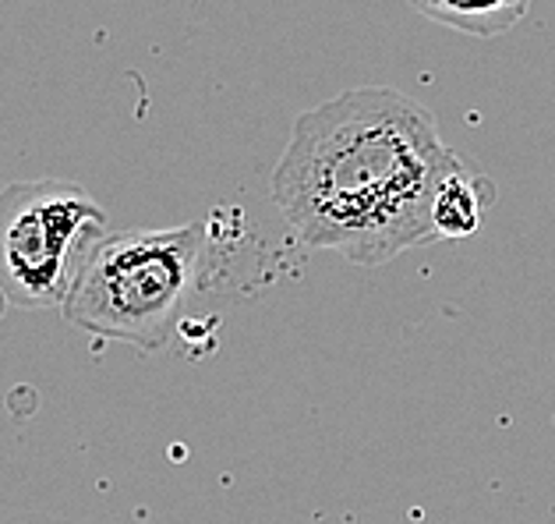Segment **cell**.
Returning a JSON list of instances; mask_svg holds the SVG:
<instances>
[{"mask_svg": "<svg viewBox=\"0 0 555 524\" xmlns=\"http://www.w3.org/2000/svg\"><path fill=\"white\" fill-rule=\"evenodd\" d=\"M456 164L425 103L361 86L297 114L269 192L301 245L383 266L439 241L431 203Z\"/></svg>", "mask_w": 555, "mask_h": 524, "instance_id": "1", "label": "cell"}, {"mask_svg": "<svg viewBox=\"0 0 555 524\" xmlns=\"http://www.w3.org/2000/svg\"><path fill=\"white\" fill-rule=\"evenodd\" d=\"M202 259L206 223L103 234L78 270L64 316L92 337L164 352L198 291Z\"/></svg>", "mask_w": 555, "mask_h": 524, "instance_id": "2", "label": "cell"}, {"mask_svg": "<svg viewBox=\"0 0 555 524\" xmlns=\"http://www.w3.org/2000/svg\"><path fill=\"white\" fill-rule=\"evenodd\" d=\"M103 234L106 209L82 184L11 181L0 192V298L25 312L64 308Z\"/></svg>", "mask_w": 555, "mask_h": 524, "instance_id": "3", "label": "cell"}, {"mask_svg": "<svg viewBox=\"0 0 555 524\" xmlns=\"http://www.w3.org/2000/svg\"><path fill=\"white\" fill-rule=\"evenodd\" d=\"M495 203V184L460 156V164L446 174L436 203H431V223L439 241L446 238H474L481 231L485 213Z\"/></svg>", "mask_w": 555, "mask_h": 524, "instance_id": "4", "label": "cell"}, {"mask_svg": "<svg viewBox=\"0 0 555 524\" xmlns=\"http://www.w3.org/2000/svg\"><path fill=\"white\" fill-rule=\"evenodd\" d=\"M422 18L446 25L453 33H464L474 39H495L506 36L517 25L531 0H408Z\"/></svg>", "mask_w": 555, "mask_h": 524, "instance_id": "5", "label": "cell"}]
</instances>
